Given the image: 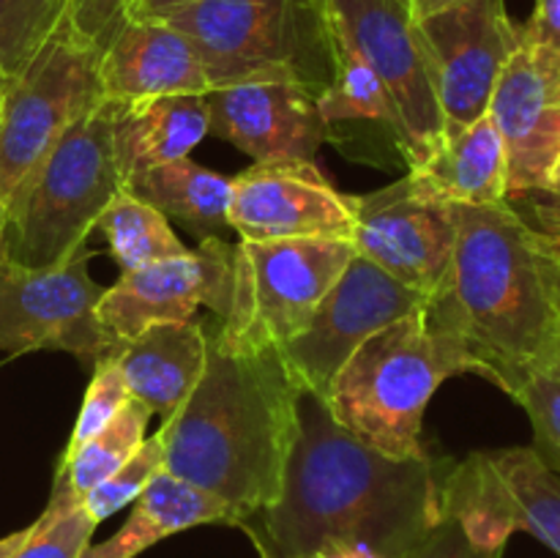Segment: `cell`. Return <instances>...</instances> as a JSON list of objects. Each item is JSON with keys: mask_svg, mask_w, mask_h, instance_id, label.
<instances>
[{"mask_svg": "<svg viewBox=\"0 0 560 558\" xmlns=\"http://www.w3.org/2000/svg\"><path fill=\"white\" fill-rule=\"evenodd\" d=\"M452 457L392 460L345 430L317 394H299V441L277 498L241 523L262 558L364 545L402 558L443 518Z\"/></svg>", "mask_w": 560, "mask_h": 558, "instance_id": "obj_1", "label": "cell"}, {"mask_svg": "<svg viewBox=\"0 0 560 558\" xmlns=\"http://www.w3.org/2000/svg\"><path fill=\"white\" fill-rule=\"evenodd\" d=\"M454 211L452 271L427 312L459 339L470 372L514 397L560 364V252L506 200Z\"/></svg>", "mask_w": 560, "mask_h": 558, "instance_id": "obj_2", "label": "cell"}, {"mask_svg": "<svg viewBox=\"0 0 560 558\" xmlns=\"http://www.w3.org/2000/svg\"><path fill=\"white\" fill-rule=\"evenodd\" d=\"M299 394L279 350H230L208 332L206 372L164 419V470L228 503L233 525L277 498L299 441Z\"/></svg>", "mask_w": 560, "mask_h": 558, "instance_id": "obj_3", "label": "cell"}, {"mask_svg": "<svg viewBox=\"0 0 560 558\" xmlns=\"http://www.w3.org/2000/svg\"><path fill=\"white\" fill-rule=\"evenodd\" d=\"M463 372H470L468 353L424 304L361 342L323 403L345 430L386 457H424L427 405L443 381Z\"/></svg>", "mask_w": 560, "mask_h": 558, "instance_id": "obj_4", "label": "cell"}, {"mask_svg": "<svg viewBox=\"0 0 560 558\" xmlns=\"http://www.w3.org/2000/svg\"><path fill=\"white\" fill-rule=\"evenodd\" d=\"M195 44L208 85L299 82L320 96L337 71L326 0H186L148 14Z\"/></svg>", "mask_w": 560, "mask_h": 558, "instance_id": "obj_5", "label": "cell"}, {"mask_svg": "<svg viewBox=\"0 0 560 558\" xmlns=\"http://www.w3.org/2000/svg\"><path fill=\"white\" fill-rule=\"evenodd\" d=\"M126 0H77L52 36L5 82L0 104V200L9 206L66 129L102 98L104 27Z\"/></svg>", "mask_w": 560, "mask_h": 558, "instance_id": "obj_6", "label": "cell"}, {"mask_svg": "<svg viewBox=\"0 0 560 558\" xmlns=\"http://www.w3.org/2000/svg\"><path fill=\"white\" fill-rule=\"evenodd\" d=\"M126 189L113 148V102L98 98L42 159L9 208V257L31 268L85 246L98 217Z\"/></svg>", "mask_w": 560, "mask_h": 558, "instance_id": "obj_7", "label": "cell"}, {"mask_svg": "<svg viewBox=\"0 0 560 558\" xmlns=\"http://www.w3.org/2000/svg\"><path fill=\"white\" fill-rule=\"evenodd\" d=\"M353 255V241L339 239L238 241L233 299L213 342L230 350L284 348L304 332Z\"/></svg>", "mask_w": 560, "mask_h": 558, "instance_id": "obj_8", "label": "cell"}, {"mask_svg": "<svg viewBox=\"0 0 560 558\" xmlns=\"http://www.w3.org/2000/svg\"><path fill=\"white\" fill-rule=\"evenodd\" d=\"M93 249L80 246L63 263L31 268L0 263V350L11 356L63 350L96 367L120 348L98 321L104 288L91 279Z\"/></svg>", "mask_w": 560, "mask_h": 558, "instance_id": "obj_9", "label": "cell"}, {"mask_svg": "<svg viewBox=\"0 0 560 558\" xmlns=\"http://www.w3.org/2000/svg\"><path fill=\"white\" fill-rule=\"evenodd\" d=\"M443 514L481 547L506 550L514 531L560 556V476L530 446L474 452L443 481Z\"/></svg>", "mask_w": 560, "mask_h": 558, "instance_id": "obj_10", "label": "cell"}, {"mask_svg": "<svg viewBox=\"0 0 560 558\" xmlns=\"http://www.w3.org/2000/svg\"><path fill=\"white\" fill-rule=\"evenodd\" d=\"M334 27L372 66L386 88L408 170L424 162L446 135L408 0H326Z\"/></svg>", "mask_w": 560, "mask_h": 558, "instance_id": "obj_11", "label": "cell"}, {"mask_svg": "<svg viewBox=\"0 0 560 558\" xmlns=\"http://www.w3.org/2000/svg\"><path fill=\"white\" fill-rule=\"evenodd\" d=\"M424 304V295L405 288L366 257L353 255L304 332L279 348L284 370L301 392L323 399L361 342Z\"/></svg>", "mask_w": 560, "mask_h": 558, "instance_id": "obj_12", "label": "cell"}, {"mask_svg": "<svg viewBox=\"0 0 560 558\" xmlns=\"http://www.w3.org/2000/svg\"><path fill=\"white\" fill-rule=\"evenodd\" d=\"M446 129L490 113L492 93L520 47L503 0H465L416 22Z\"/></svg>", "mask_w": 560, "mask_h": 558, "instance_id": "obj_13", "label": "cell"}, {"mask_svg": "<svg viewBox=\"0 0 560 558\" xmlns=\"http://www.w3.org/2000/svg\"><path fill=\"white\" fill-rule=\"evenodd\" d=\"M457 211L427 191L413 175L355 197V255L392 274L427 301L446 284L452 271Z\"/></svg>", "mask_w": 560, "mask_h": 558, "instance_id": "obj_14", "label": "cell"}, {"mask_svg": "<svg viewBox=\"0 0 560 558\" xmlns=\"http://www.w3.org/2000/svg\"><path fill=\"white\" fill-rule=\"evenodd\" d=\"M233 271L235 244L211 235L197 249L120 274L98 299V321L118 345L156 323L197 321L200 306H211L222 321L233 299Z\"/></svg>", "mask_w": 560, "mask_h": 558, "instance_id": "obj_15", "label": "cell"}, {"mask_svg": "<svg viewBox=\"0 0 560 558\" xmlns=\"http://www.w3.org/2000/svg\"><path fill=\"white\" fill-rule=\"evenodd\" d=\"M230 230L241 241H353L355 197L339 191L315 162H255L233 178Z\"/></svg>", "mask_w": 560, "mask_h": 558, "instance_id": "obj_16", "label": "cell"}, {"mask_svg": "<svg viewBox=\"0 0 560 558\" xmlns=\"http://www.w3.org/2000/svg\"><path fill=\"white\" fill-rule=\"evenodd\" d=\"M490 118L506 148L509 197L545 189L560 159V53L520 42L492 93Z\"/></svg>", "mask_w": 560, "mask_h": 558, "instance_id": "obj_17", "label": "cell"}, {"mask_svg": "<svg viewBox=\"0 0 560 558\" xmlns=\"http://www.w3.org/2000/svg\"><path fill=\"white\" fill-rule=\"evenodd\" d=\"M208 98V135L268 162H312L317 148L334 137L323 118L317 93L299 82H241L213 88Z\"/></svg>", "mask_w": 560, "mask_h": 558, "instance_id": "obj_18", "label": "cell"}, {"mask_svg": "<svg viewBox=\"0 0 560 558\" xmlns=\"http://www.w3.org/2000/svg\"><path fill=\"white\" fill-rule=\"evenodd\" d=\"M98 85L109 102L211 91L195 44L164 22L120 5L104 27Z\"/></svg>", "mask_w": 560, "mask_h": 558, "instance_id": "obj_19", "label": "cell"}, {"mask_svg": "<svg viewBox=\"0 0 560 558\" xmlns=\"http://www.w3.org/2000/svg\"><path fill=\"white\" fill-rule=\"evenodd\" d=\"M109 359L118 364L131 397L170 419L206 372L208 328L202 321L156 323L120 345Z\"/></svg>", "mask_w": 560, "mask_h": 558, "instance_id": "obj_20", "label": "cell"}, {"mask_svg": "<svg viewBox=\"0 0 560 558\" xmlns=\"http://www.w3.org/2000/svg\"><path fill=\"white\" fill-rule=\"evenodd\" d=\"M208 135V98L200 93L113 102V148L124 186L137 175L189 156Z\"/></svg>", "mask_w": 560, "mask_h": 558, "instance_id": "obj_21", "label": "cell"}, {"mask_svg": "<svg viewBox=\"0 0 560 558\" xmlns=\"http://www.w3.org/2000/svg\"><path fill=\"white\" fill-rule=\"evenodd\" d=\"M408 173L452 206H492L509 197L506 148L490 113L468 126L446 129L430 156Z\"/></svg>", "mask_w": 560, "mask_h": 558, "instance_id": "obj_22", "label": "cell"}, {"mask_svg": "<svg viewBox=\"0 0 560 558\" xmlns=\"http://www.w3.org/2000/svg\"><path fill=\"white\" fill-rule=\"evenodd\" d=\"M206 523L233 525L228 503L162 470L135 498L129 520L120 525L118 534L102 545H88L80 558H137L156 542Z\"/></svg>", "mask_w": 560, "mask_h": 558, "instance_id": "obj_23", "label": "cell"}, {"mask_svg": "<svg viewBox=\"0 0 560 558\" xmlns=\"http://www.w3.org/2000/svg\"><path fill=\"white\" fill-rule=\"evenodd\" d=\"M137 197L151 202L167 219L184 224L202 239H222L230 230V189L233 178L197 164L191 156L159 164L137 175L129 186Z\"/></svg>", "mask_w": 560, "mask_h": 558, "instance_id": "obj_24", "label": "cell"}, {"mask_svg": "<svg viewBox=\"0 0 560 558\" xmlns=\"http://www.w3.org/2000/svg\"><path fill=\"white\" fill-rule=\"evenodd\" d=\"M96 228L107 235L109 252L120 266V274L137 271L148 263L167 260L186 252V246L170 228V219L129 189H120L113 197V202L98 217Z\"/></svg>", "mask_w": 560, "mask_h": 558, "instance_id": "obj_25", "label": "cell"}, {"mask_svg": "<svg viewBox=\"0 0 560 558\" xmlns=\"http://www.w3.org/2000/svg\"><path fill=\"white\" fill-rule=\"evenodd\" d=\"M151 416L153 414L140 399H126L124 408L113 416V421L107 427H102L96 435L88 438L74 454L60 457L58 470H55V481L69 487L82 501V496L88 490H93L98 481L115 474L142 446Z\"/></svg>", "mask_w": 560, "mask_h": 558, "instance_id": "obj_26", "label": "cell"}, {"mask_svg": "<svg viewBox=\"0 0 560 558\" xmlns=\"http://www.w3.org/2000/svg\"><path fill=\"white\" fill-rule=\"evenodd\" d=\"M334 33H337V71H334L331 85L317 96L323 118L331 126L339 120L381 124L402 153V126H399L397 109H394L386 88L377 80L372 66L345 42L337 27H334Z\"/></svg>", "mask_w": 560, "mask_h": 558, "instance_id": "obj_27", "label": "cell"}, {"mask_svg": "<svg viewBox=\"0 0 560 558\" xmlns=\"http://www.w3.org/2000/svg\"><path fill=\"white\" fill-rule=\"evenodd\" d=\"M96 523L85 514L80 498L69 487L52 481V496L47 509L38 514L22 545L9 558H80L91 545Z\"/></svg>", "mask_w": 560, "mask_h": 558, "instance_id": "obj_28", "label": "cell"}, {"mask_svg": "<svg viewBox=\"0 0 560 558\" xmlns=\"http://www.w3.org/2000/svg\"><path fill=\"white\" fill-rule=\"evenodd\" d=\"M77 0H0V74L16 77Z\"/></svg>", "mask_w": 560, "mask_h": 558, "instance_id": "obj_29", "label": "cell"}, {"mask_svg": "<svg viewBox=\"0 0 560 558\" xmlns=\"http://www.w3.org/2000/svg\"><path fill=\"white\" fill-rule=\"evenodd\" d=\"M164 470V443L159 432H153L151 438L142 441V446L120 465L115 474H109L107 479L98 481L93 490H88L82 496V509H85L88 518L93 523H102V520L113 518L115 512L126 507V503H135V498L156 479Z\"/></svg>", "mask_w": 560, "mask_h": 558, "instance_id": "obj_30", "label": "cell"}, {"mask_svg": "<svg viewBox=\"0 0 560 558\" xmlns=\"http://www.w3.org/2000/svg\"><path fill=\"white\" fill-rule=\"evenodd\" d=\"M534 427V452L560 476V364L534 372L514 394Z\"/></svg>", "mask_w": 560, "mask_h": 558, "instance_id": "obj_31", "label": "cell"}, {"mask_svg": "<svg viewBox=\"0 0 560 558\" xmlns=\"http://www.w3.org/2000/svg\"><path fill=\"white\" fill-rule=\"evenodd\" d=\"M129 386H126L124 375H120L115 359H102L96 367H93V377L88 383L85 399H82L80 416H77L74 432L69 438V446H66L63 457L74 454L82 443L91 435H96L102 427H107L113 421V416L118 414L120 408L129 399Z\"/></svg>", "mask_w": 560, "mask_h": 558, "instance_id": "obj_32", "label": "cell"}, {"mask_svg": "<svg viewBox=\"0 0 560 558\" xmlns=\"http://www.w3.org/2000/svg\"><path fill=\"white\" fill-rule=\"evenodd\" d=\"M402 558H503V550L476 545L459 520L443 514Z\"/></svg>", "mask_w": 560, "mask_h": 558, "instance_id": "obj_33", "label": "cell"}, {"mask_svg": "<svg viewBox=\"0 0 560 558\" xmlns=\"http://www.w3.org/2000/svg\"><path fill=\"white\" fill-rule=\"evenodd\" d=\"M506 202L552 246V249L560 252V159L556 167H552L545 189L509 197Z\"/></svg>", "mask_w": 560, "mask_h": 558, "instance_id": "obj_34", "label": "cell"}, {"mask_svg": "<svg viewBox=\"0 0 560 558\" xmlns=\"http://www.w3.org/2000/svg\"><path fill=\"white\" fill-rule=\"evenodd\" d=\"M520 42L560 53V0H536L534 14L520 27Z\"/></svg>", "mask_w": 560, "mask_h": 558, "instance_id": "obj_35", "label": "cell"}, {"mask_svg": "<svg viewBox=\"0 0 560 558\" xmlns=\"http://www.w3.org/2000/svg\"><path fill=\"white\" fill-rule=\"evenodd\" d=\"M301 558H383V556H377L375 550H370V547L364 545H326L306 553V556Z\"/></svg>", "mask_w": 560, "mask_h": 558, "instance_id": "obj_36", "label": "cell"}, {"mask_svg": "<svg viewBox=\"0 0 560 558\" xmlns=\"http://www.w3.org/2000/svg\"><path fill=\"white\" fill-rule=\"evenodd\" d=\"M457 3H465V0H408L410 5V14H413V20H424V16L435 14V11H443V9H452V5Z\"/></svg>", "mask_w": 560, "mask_h": 558, "instance_id": "obj_37", "label": "cell"}, {"mask_svg": "<svg viewBox=\"0 0 560 558\" xmlns=\"http://www.w3.org/2000/svg\"><path fill=\"white\" fill-rule=\"evenodd\" d=\"M178 3H186V0H131V3L126 5V11L135 16H148V14H156V11L170 9V5H178Z\"/></svg>", "mask_w": 560, "mask_h": 558, "instance_id": "obj_38", "label": "cell"}, {"mask_svg": "<svg viewBox=\"0 0 560 558\" xmlns=\"http://www.w3.org/2000/svg\"><path fill=\"white\" fill-rule=\"evenodd\" d=\"M9 257V208L0 200V263Z\"/></svg>", "mask_w": 560, "mask_h": 558, "instance_id": "obj_39", "label": "cell"}, {"mask_svg": "<svg viewBox=\"0 0 560 558\" xmlns=\"http://www.w3.org/2000/svg\"><path fill=\"white\" fill-rule=\"evenodd\" d=\"M25 534H27V528L14 531V534H9V536H0V558H9L11 553H14L16 547L22 545V539H25Z\"/></svg>", "mask_w": 560, "mask_h": 558, "instance_id": "obj_40", "label": "cell"}, {"mask_svg": "<svg viewBox=\"0 0 560 558\" xmlns=\"http://www.w3.org/2000/svg\"><path fill=\"white\" fill-rule=\"evenodd\" d=\"M5 82H9V77L0 74V104H3V91H5Z\"/></svg>", "mask_w": 560, "mask_h": 558, "instance_id": "obj_41", "label": "cell"}, {"mask_svg": "<svg viewBox=\"0 0 560 558\" xmlns=\"http://www.w3.org/2000/svg\"><path fill=\"white\" fill-rule=\"evenodd\" d=\"M131 3V0H126V5H129Z\"/></svg>", "mask_w": 560, "mask_h": 558, "instance_id": "obj_42", "label": "cell"}]
</instances>
